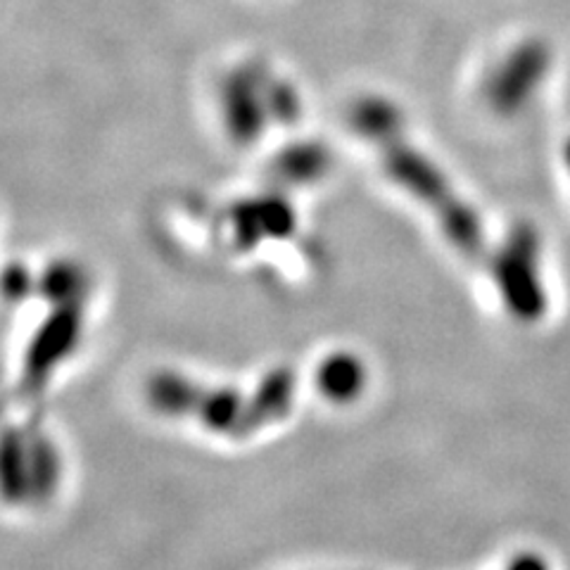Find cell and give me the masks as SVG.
Listing matches in <instances>:
<instances>
[{"instance_id":"cell-1","label":"cell","mask_w":570,"mask_h":570,"mask_svg":"<svg viewBox=\"0 0 570 570\" xmlns=\"http://www.w3.org/2000/svg\"><path fill=\"white\" fill-rule=\"evenodd\" d=\"M295 376L288 368L269 373L253 392L236 387H205L184 379H159L153 387L155 402L174 414H190L230 438L253 435L291 414L295 402Z\"/></svg>"},{"instance_id":"cell-2","label":"cell","mask_w":570,"mask_h":570,"mask_svg":"<svg viewBox=\"0 0 570 570\" xmlns=\"http://www.w3.org/2000/svg\"><path fill=\"white\" fill-rule=\"evenodd\" d=\"M387 169L395 174L397 181L412 188V193L419 195V200L435 212L442 230L456 245L459 253L473 259H485L488 247L483 226H480L475 214L466 205H461L456 195L444 186L440 174L404 148L387 155Z\"/></svg>"},{"instance_id":"cell-3","label":"cell","mask_w":570,"mask_h":570,"mask_svg":"<svg viewBox=\"0 0 570 570\" xmlns=\"http://www.w3.org/2000/svg\"><path fill=\"white\" fill-rule=\"evenodd\" d=\"M490 272L513 316L534 321L544 314L547 297L540 278V245L530 228L515 230L507 245L497 247L490 259Z\"/></svg>"},{"instance_id":"cell-4","label":"cell","mask_w":570,"mask_h":570,"mask_svg":"<svg viewBox=\"0 0 570 570\" xmlns=\"http://www.w3.org/2000/svg\"><path fill=\"white\" fill-rule=\"evenodd\" d=\"M316 385L333 402H352L366 385V368L356 356L335 354L318 366Z\"/></svg>"},{"instance_id":"cell-5","label":"cell","mask_w":570,"mask_h":570,"mask_svg":"<svg viewBox=\"0 0 570 570\" xmlns=\"http://www.w3.org/2000/svg\"><path fill=\"white\" fill-rule=\"evenodd\" d=\"M507 570H549V566L540 557H521L515 559Z\"/></svg>"}]
</instances>
